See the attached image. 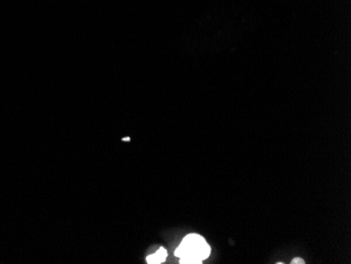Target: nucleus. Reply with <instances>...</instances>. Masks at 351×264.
I'll list each match as a JSON object with an SVG mask.
<instances>
[{"mask_svg":"<svg viewBox=\"0 0 351 264\" xmlns=\"http://www.w3.org/2000/svg\"><path fill=\"white\" fill-rule=\"evenodd\" d=\"M291 263L293 264H304L305 260L302 259V258H295V259L291 261Z\"/></svg>","mask_w":351,"mask_h":264,"instance_id":"nucleus-3","label":"nucleus"},{"mask_svg":"<svg viewBox=\"0 0 351 264\" xmlns=\"http://www.w3.org/2000/svg\"><path fill=\"white\" fill-rule=\"evenodd\" d=\"M124 141H130V138H123Z\"/></svg>","mask_w":351,"mask_h":264,"instance_id":"nucleus-4","label":"nucleus"},{"mask_svg":"<svg viewBox=\"0 0 351 264\" xmlns=\"http://www.w3.org/2000/svg\"><path fill=\"white\" fill-rule=\"evenodd\" d=\"M175 255L176 257L180 258V263L182 264L202 263L210 257V246L202 236L189 234L177 248Z\"/></svg>","mask_w":351,"mask_h":264,"instance_id":"nucleus-1","label":"nucleus"},{"mask_svg":"<svg viewBox=\"0 0 351 264\" xmlns=\"http://www.w3.org/2000/svg\"><path fill=\"white\" fill-rule=\"evenodd\" d=\"M167 251L165 248H160L153 255L147 256V262L149 264L163 263L167 260Z\"/></svg>","mask_w":351,"mask_h":264,"instance_id":"nucleus-2","label":"nucleus"}]
</instances>
